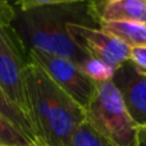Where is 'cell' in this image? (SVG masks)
Returning <instances> with one entry per match:
<instances>
[{"label": "cell", "mask_w": 146, "mask_h": 146, "mask_svg": "<svg viewBox=\"0 0 146 146\" xmlns=\"http://www.w3.org/2000/svg\"><path fill=\"white\" fill-rule=\"evenodd\" d=\"M28 146H45V145H42L41 142H38V141H35V142H32V144H30Z\"/></svg>", "instance_id": "cell-17"}, {"label": "cell", "mask_w": 146, "mask_h": 146, "mask_svg": "<svg viewBox=\"0 0 146 146\" xmlns=\"http://www.w3.org/2000/svg\"><path fill=\"white\" fill-rule=\"evenodd\" d=\"M100 22L146 23V0H108L94 1Z\"/></svg>", "instance_id": "cell-8"}, {"label": "cell", "mask_w": 146, "mask_h": 146, "mask_svg": "<svg viewBox=\"0 0 146 146\" xmlns=\"http://www.w3.org/2000/svg\"><path fill=\"white\" fill-rule=\"evenodd\" d=\"M111 82L119 90L136 126L146 127V71L128 60L115 69Z\"/></svg>", "instance_id": "cell-7"}, {"label": "cell", "mask_w": 146, "mask_h": 146, "mask_svg": "<svg viewBox=\"0 0 146 146\" xmlns=\"http://www.w3.org/2000/svg\"><path fill=\"white\" fill-rule=\"evenodd\" d=\"M73 42L87 56L99 59L118 69L129 60L131 48L101 28H92L80 25L67 26Z\"/></svg>", "instance_id": "cell-6"}, {"label": "cell", "mask_w": 146, "mask_h": 146, "mask_svg": "<svg viewBox=\"0 0 146 146\" xmlns=\"http://www.w3.org/2000/svg\"><path fill=\"white\" fill-rule=\"evenodd\" d=\"M100 28L123 41L129 48L146 46V23L100 22Z\"/></svg>", "instance_id": "cell-9"}, {"label": "cell", "mask_w": 146, "mask_h": 146, "mask_svg": "<svg viewBox=\"0 0 146 146\" xmlns=\"http://www.w3.org/2000/svg\"><path fill=\"white\" fill-rule=\"evenodd\" d=\"M15 15V8L13 4L0 0V26H9Z\"/></svg>", "instance_id": "cell-14"}, {"label": "cell", "mask_w": 146, "mask_h": 146, "mask_svg": "<svg viewBox=\"0 0 146 146\" xmlns=\"http://www.w3.org/2000/svg\"><path fill=\"white\" fill-rule=\"evenodd\" d=\"M129 62L136 64L141 69L146 71V46H136L131 48V55Z\"/></svg>", "instance_id": "cell-15"}, {"label": "cell", "mask_w": 146, "mask_h": 146, "mask_svg": "<svg viewBox=\"0 0 146 146\" xmlns=\"http://www.w3.org/2000/svg\"><path fill=\"white\" fill-rule=\"evenodd\" d=\"M28 64V55L12 28L9 26H0V88L8 100L30 118L25 81V72Z\"/></svg>", "instance_id": "cell-4"}, {"label": "cell", "mask_w": 146, "mask_h": 146, "mask_svg": "<svg viewBox=\"0 0 146 146\" xmlns=\"http://www.w3.org/2000/svg\"><path fill=\"white\" fill-rule=\"evenodd\" d=\"M32 142L31 137L0 114V146H28Z\"/></svg>", "instance_id": "cell-12"}, {"label": "cell", "mask_w": 146, "mask_h": 146, "mask_svg": "<svg viewBox=\"0 0 146 146\" xmlns=\"http://www.w3.org/2000/svg\"><path fill=\"white\" fill-rule=\"evenodd\" d=\"M85 113L86 122L113 146L136 145L137 126L111 81L96 85Z\"/></svg>", "instance_id": "cell-3"}, {"label": "cell", "mask_w": 146, "mask_h": 146, "mask_svg": "<svg viewBox=\"0 0 146 146\" xmlns=\"http://www.w3.org/2000/svg\"><path fill=\"white\" fill-rule=\"evenodd\" d=\"M27 55L32 63L37 64L50 77V80L71 96L81 108H87L95 94L96 85L80 71L74 62L37 50L28 51Z\"/></svg>", "instance_id": "cell-5"}, {"label": "cell", "mask_w": 146, "mask_h": 146, "mask_svg": "<svg viewBox=\"0 0 146 146\" xmlns=\"http://www.w3.org/2000/svg\"><path fill=\"white\" fill-rule=\"evenodd\" d=\"M25 81L36 140L45 146H69L76 129L86 121L85 109L31 60Z\"/></svg>", "instance_id": "cell-2"}, {"label": "cell", "mask_w": 146, "mask_h": 146, "mask_svg": "<svg viewBox=\"0 0 146 146\" xmlns=\"http://www.w3.org/2000/svg\"><path fill=\"white\" fill-rule=\"evenodd\" d=\"M69 146H113L105 137L96 132L87 122H83L73 133Z\"/></svg>", "instance_id": "cell-13"}, {"label": "cell", "mask_w": 146, "mask_h": 146, "mask_svg": "<svg viewBox=\"0 0 146 146\" xmlns=\"http://www.w3.org/2000/svg\"><path fill=\"white\" fill-rule=\"evenodd\" d=\"M13 5L15 15L10 28L26 54L37 50L71 59L77 64L86 54L73 42L67 26L100 28L94 1L23 0Z\"/></svg>", "instance_id": "cell-1"}, {"label": "cell", "mask_w": 146, "mask_h": 146, "mask_svg": "<svg viewBox=\"0 0 146 146\" xmlns=\"http://www.w3.org/2000/svg\"><path fill=\"white\" fill-rule=\"evenodd\" d=\"M0 114H3L7 119H9L15 127H18L22 132H25L33 141H37L30 118H28L21 109H18L17 106L13 105V104L8 100L7 96L3 94L1 88H0Z\"/></svg>", "instance_id": "cell-11"}, {"label": "cell", "mask_w": 146, "mask_h": 146, "mask_svg": "<svg viewBox=\"0 0 146 146\" xmlns=\"http://www.w3.org/2000/svg\"><path fill=\"white\" fill-rule=\"evenodd\" d=\"M77 66L80 71L95 85L110 82L114 77V72H115V69L109 64L87 55L81 59L77 63Z\"/></svg>", "instance_id": "cell-10"}, {"label": "cell", "mask_w": 146, "mask_h": 146, "mask_svg": "<svg viewBox=\"0 0 146 146\" xmlns=\"http://www.w3.org/2000/svg\"><path fill=\"white\" fill-rule=\"evenodd\" d=\"M135 146H146V127H137V137Z\"/></svg>", "instance_id": "cell-16"}]
</instances>
